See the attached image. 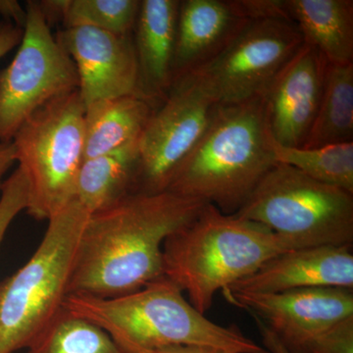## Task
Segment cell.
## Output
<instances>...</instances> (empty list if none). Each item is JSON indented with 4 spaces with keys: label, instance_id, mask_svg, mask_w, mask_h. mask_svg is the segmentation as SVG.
I'll list each match as a JSON object with an SVG mask.
<instances>
[{
    "label": "cell",
    "instance_id": "cell-6",
    "mask_svg": "<svg viewBox=\"0 0 353 353\" xmlns=\"http://www.w3.org/2000/svg\"><path fill=\"white\" fill-rule=\"evenodd\" d=\"M234 215L259 223L294 250L353 243V194L276 163Z\"/></svg>",
    "mask_w": 353,
    "mask_h": 353
},
{
    "label": "cell",
    "instance_id": "cell-4",
    "mask_svg": "<svg viewBox=\"0 0 353 353\" xmlns=\"http://www.w3.org/2000/svg\"><path fill=\"white\" fill-rule=\"evenodd\" d=\"M263 97L218 106L196 148L166 192L238 212L276 162Z\"/></svg>",
    "mask_w": 353,
    "mask_h": 353
},
{
    "label": "cell",
    "instance_id": "cell-3",
    "mask_svg": "<svg viewBox=\"0 0 353 353\" xmlns=\"http://www.w3.org/2000/svg\"><path fill=\"white\" fill-rule=\"evenodd\" d=\"M294 250L268 228L206 203L190 223L165 240L163 275L205 314L215 294Z\"/></svg>",
    "mask_w": 353,
    "mask_h": 353
},
{
    "label": "cell",
    "instance_id": "cell-28",
    "mask_svg": "<svg viewBox=\"0 0 353 353\" xmlns=\"http://www.w3.org/2000/svg\"><path fill=\"white\" fill-rule=\"evenodd\" d=\"M254 318L261 336L262 347L270 353H290L284 343L259 318Z\"/></svg>",
    "mask_w": 353,
    "mask_h": 353
},
{
    "label": "cell",
    "instance_id": "cell-18",
    "mask_svg": "<svg viewBox=\"0 0 353 353\" xmlns=\"http://www.w3.org/2000/svg\"><path fill=\"white\" fill-rule=\"evenodd\" d=\"M154 106L137 95L105 99L85 108L83 160L137 145Z\"/></svg>",
    "mask_w": 353,
    "mask_h": 353
},
{
    "label": "cell",
    "instance_id": "cell-13",
    "mask_svg": "<svg viewBox=\"0 0 353 353\" xmlns=\"http://www.w3.org/2000/svg\"><path fill=\"white\" fill-rule=\"evenodd\" d=\"M328 62L313 46L301 50L263 94L267 124L274 141L303 148L319 108Z\"/></svg>",
    "mask_w": 353,
    "mask_h": 353
},
{
    "label": "cell",
    "instance_id": "cell-2",
    "mask_svg": "<svg viewBox=\"0 0 353 353\" xmlns=\"http://www.w3.org/2000/svg\"><path fill=\"white\" fill-rule=\"evenodd\" d=\"M168 278L125 296L68 294L63 307L104 330L128 353L173 345H199L231 353H270L236 327L210 321Z\"/></svg>",
    "mask_w": 353,
    "mask_h": 353
},
{
    "label": "cell",
    "instance_id": "cell-27",
    "mask_svg": "<svg viewBox=\"0 0 353 353\" xmlns=\"http://www.w3.org/2000/svg\"><path fill=\"white\" fill-rule=\"evenodd\" d=\"M0 15L3 16L7 22L12 23L19 28H24L26 22V9L15 0H0Z\"/></svg>",
    "mask_w": 353,
    "mask_h": 353
},
{
    "label": "cell",
    "instance_id": "cell-8",
    "mask_svg": "<svg viewBox=\"0 0 353 353\" xmlns=\"http://www.w3.org/2000/svg\"><path fill=\"white\" fill-rule=\"evenodd\" d=\"M19 48L0 71V141H12L30 116L78 90L75 63L51 32L38 1H28Z\"/></svg>",
    "mask_w": 353,
    "mask_h": 353
},
{
    "label": "cell",
    "instance_id": "cell-10",
    "mask_svg": "<svg viewBox=\"0 0 353 353\" xmlns=\"http://www.w3.org/2000/svg\"><path fill=\"white\" fill-rule=\"evenodd\" d=\"M303 43L290 18L253 19L219 57L194 73L219 105L240 103L263 97Z\"/></svg>",
    "mask_w": 353,
    "mask_h": 353
},
{
    "label": "cell",
    "instance_id": "cell-7",
    "mask_svg": "<svg viewBox=\"0 0 353 353\" xmlns=\"http://www.w3.org/2000/svg\"><path fill=\"white\" fill-rule=\"evenodd\" d=\"M85 105L78 90L53 99L23 123L12 143L29 189L27 212L50 220L75 199L85 154Z\"/></svg>",
    "mask_w": 353,
    "mask_h": 353
},
{
    "label": "cell",
    "instance_id": "cell-19",
    "mask_svg": "<svg viewBox=\"0 0 353 353\" xmlns=\"http://www.w3.org/2000/svg\"><path fill=\"white\" fill-rule=\"evenodd\" d=\"M139 168V143L83 160L74 199L90 214L105 210L136 192Z\"/></svg>",
    "mask_w": 353,
    "mask_h": 353
},
{
    "label": "cell",
    "instance_id": "cell-24",
    "mask_svg": "<svg viewBox=\"0 0 353 353\" xmlns=\"http://www.w3.org/2000/svg\"><path fill=\"white\" fill-rule=\"evenodd\" d=\"M0 245L12 224L22 211L27 210L29 189L27 179L19 167L4 181L0 190Z\"/></svg>",
    "mask_w": 353,
    "mask_h": 353
},
{
    "label": "cell",
    "instance_id": "cell-12",
    "mask_svg": "<svg viewBox=\"0 0 353 353\" xmlns=\"http://www.w3.org/2000/svg\"><path fill=\"white\" fill-rule=\"evenodd\" d=\"M57 39L75 63L78 92L85 108L105 99L139 97L132 34L118 36L94 28L75 27L62 30Z\"/></svg>",
    "mask_w": 353,
    "mask_h": 353
},
{
    "label": "cell",
    "instance_id": "cell-14",
    "mask_svg": "<svg viewBox=\"0 0 353 353\" xmlns=\"http://www.w3.org/2000/svg\"><path fill=\"white\" fill-rule=\"evenodd\" d=\"M352 248L323 245L281 253L225 292L276 294L305 288L353 289Z\"/></svg>",
    "mask_w": 353,
    "mask_h": 353
},
{
    "label": "cell",
    "instance_id": "cell-21",
    "mask_svg": "<svg viewBox=\"0 0 353 353\" xmlns=\"http://www.w3.org/2000/svg\"><path fill=\"white\" fill-rule=\"evenodd\" d=\"M272 145L277 163L288 165L313 180L353 194V141L304 148L280 145L273 139Z\"/></svg>",
    "mask_w": 353,
    "mask_h": 353
},
{
    "label": "cell",
    "instance_id": "cell-29",
    "mask_svg": "<svg viewBox=\"0 0 353 353\" xmlns=\"http://www.w3.org/2000/svg\"><path fill=\"white\" fill-rule=\"evenodd\" d=\"M16 162L15 150L12 141H0V190L3 185V176Z\"/></svg>",
    "mask_w": 353,
    "mask_h": 353
},
{
    "label": "cell",
    "instance_id": "cell-26",
    "mask_svg": "<svg viewBox=\"0 0 353 353\" xmlns=\"http://www.w3.org/2000/svg\"><path fill=\"white\" fill-rule=\"evenodd\" d=\"M22 38V28L7 21L0 22V59L16 46H19Z\"/></svg>",
    "mask_w": 353,
    "mask_h": 353
},
{
    "label": "cell",
    "instance_id": "cell-16",
    "mask_svg": "<svg viewBox=\"0 0 353 353\" xmlns=\"http://www.w3.org/2000/svg\"><path fill=\"white\" fill-rule=\"evenodd\" d=\"M180 0H141L132 32L139 67V97L159 105L173 82Z\"/></svg>",
    "mask_w": 353,
    "mask_h": 353
},
{
    "label": "cell",
    "instance_id": "cell-20",
    "mask_svg": "<svg viewBox=\"0 0 353 353\" xmlns=\"http://www.w3.org/2000/svg\"><path fill=\"white\" fill-rule=\"evenodd\" d=\"M353 141V63L330 64L319 108L303 148Z\"/></svg>",
    "mask_w": 353,
    "mask_h": 353
},
{
    "label": "cell",
    "instance_id": "cell-15",
    "mask_svg": "<svg viewBox=\"0 0 353 353\" xmlns=\"http://www.w3.org/2000/svg\"><path fill=\"white\" fill-rule=\"evenodd\" d=\"M250 21L241 0L180 1L173 82L212 62Z\"/></svg>",
    "mask_w": 353,
    "mask_h": 353
},
{
    "label": "cell",
    "instance_id": "cell-30",
    "mask_svg": "<svg viewBox=\"0 0 353 353\" xmlns=\"http://www.w3.org/2000/svg\"><path fill=\"white\" fill-rule=\"evenodd\" d=\"M145 353H231L217 348L199 347V345H173Z\"/></svg>",
    "mask_w": 353,
    "mask_h": 353
},
{
    "label": "cell",
    "instance_id": "cell-23",
    "mask_svg": "<svg viewBox=\"0 0 353 353\" xmlns=\"http://www.w3.org/2000/svg\"><path fill=\"white\" fill-rule=\"evenodd\" d=\"M141 0H63L64 29L90 27L132 36L138 19Z\"/></svg>",
    "mask_w": 353,
    "mask_h": 353
},
{
    "label": "cell",
    "instance_id": "cell-25",
    "mask_svg": "<svg viewBox=\"0 0 353 353\" xmlns=\"http://www.w3.org/2000/svg\"><path fill=\"white\" fill-rule=\"evenodd\" d=\"M287 350L290 353H353V317Z\"/></svg>",
    "mask_w": 353,
    "mask_h": 353
},
{
    "label": "cell",
    "instance_id": "cell-22",
    "mask_svg": "<svg viewBox=\"0 0 353 353\" xmlns=\"http://www.w3.org/2000/svg\"><path fill=\"white\" fill-rule=\"evenodd\" d=\"M27 353H128L104 330L64 307Z\"/></svg>",
    "mask_w": 353,
    "mask_h": 353
},
{
    "label": "cell",
    "instance_id": "cell-5",
    "mask_svg": "<svg viewBox=\"0 0 353 353\" xmlns=\"http://www.w3.org/2000/svg\"><path fill=\"white\" fill-rule=\"evenodd\" d=\"M90 213L76 199L48 220L31 259L0 282V353L28 348L63 308Z\"/></svg>",
    "mask_w": 353,
    "mask_h": 353
},
{
    "label": "cell",
    "instance_id": "cell-9",
    "mask_svg": "<svg viewBox=\"0 0 353 353\" xmlns=\"http://www.w3.org/2000/svg\"><path fill=\"white\" fill-rule=\"evenodd\" d=\"M218 106L196 74L174 81L139 139L136 192H166L176 169L208 131Z\"/></svg>",
    "mask_w": 353,
    "mask_h": 353
},
{
    "label": "cell",
    "instance_id": "cell-1",
    "mask_svg": "<svg viewBox=\"0 0 353 353\" xmlns=\"http://www.w3.org/2000/svg\"><path fill=\"white\" fill-rule=\"evenodd\" d=\"M205 204L170 192H134L90 214L77 248L68 294L125 296L163 277L165 240Z\"/></svg>",
    "mask_w": 353,
    "mask_h": 353
},
{
    "label": "cell",
    "instance_id": "cell-17",
    "mask_svg": "<svg viewBox=\"0 0 353 353\" xmlns=\"http://www.w3.org/2000/svg\"><path fill=\"white\" fill-rule=\"evenodd\" d=\"M303 41L330 64L353 63L352 0H282Z\"/></svg>",
    "mask_w": 353,
    "mask_h": 353
},
{
    "label": "cell",
    "instance_id": "cell-11",
    "mask_svg": "<svg viewBox=\"0 0 353 353\" xmlns=\"http://www.w3.org/2000/svg\"><path fill=\"white\" fill-rule=\"evenodd\" d=\"M224 292L231 303L261 320L288 348L353 317V289L317 287L276 294Z\"/></svg>",
    "mask_w": 353,
    "mask_h": 353
}]
</instances>
